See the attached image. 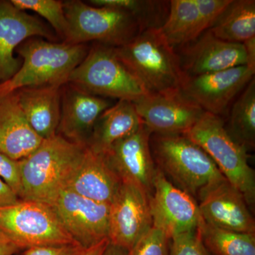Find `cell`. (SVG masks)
Segmentation results:
<instances>
[{"label": "cell", "instance_id": "cell-1", "mask_svg": "<svg viewBox=\"0 0 255 255\" xmlns=\"http://www.w3.org/2000/svg\"><path fill=\"white\" fill-rule=\"evenodd\" d=\"M86 147L58 134L43 140L36 150L19 160V199L49 205L60 191L66 189Z\"/></svg>", "mask_w": 255, "mask_h": 255}, {"label": "cell", "instance_id": "cell-2", "mask_svg": "<svg viewBox=\"0 0 255 255\" xmlns=\"http://www.w3.org/2000/svg\"><path fill=\"white\" fill-rule=\"evenodd\" d=\"M114 50L149 95L179 91L182 88L187 75L179 57L159 28L142 31Z\"/></svg>", "mask_w": 255, "mask_h": 255}, {"label": "cell", "instance_id": "cell-3", "mask_svg": "<svg viewBox=\"0 0 255 255\" xmlns=\"http://www.w3.org/2000/svg\"><path fill=\"white\" fill-rule=\"evenodd\" d=\"M23 59L19 70L0 85V96L25 87H62L88 53L85 44L28 40L16 48Z\"/></svg>", "mask_w": 255, "mask_h": 255}, {"label": "cell", "instance_id": "cell-4", "mask_svg": "<svg viewBox=\"0 0 255 255\" xmlns=\"http://www.w3.org/2000/svg\"><path fill=\"white\" fill-rule=\"evenodd\" d=\"M152 145L157 167L192 197L226 180L205 151L185 135H156Z\"/></svg>", "mask_w": 255, "mask_h": 255}, {"label": "cell", "instance_id": "cell-5", "mask_svg": "<svg viewBox=\"0 0 255 255\" xmlns=\"http://www.w3.org/2000/svg\"><path fill=\"white\" fill-rule=\"evenodd\" d=\"M184 135L205 151L254 212V169L248 162V151L230 136L221 117L205 112Z\"/></svg>", "mask_w": 255, "mask_h": 255}, {"label": "cell", "instance_id": "cell-6", "mask_svg": "<svg viewBox=\"0 0 255 255\" xmlns=\"http://www.w3.org/2000/svg\"><path fill=\"white\" fill-rule=\"evenodd\" d=\"M68 83L103 98L135 102L149 95L119 58L114 47L100 43L89 50L85 59L70 74Z\"/></svg>", "mask_w": 255, "mask_h": 255}, {"label": "cell", "instance_id": "cell-7", "mask_svg": "<svg viewBox=\"0 0 255 255\" xmlns=\"http://www.w3.org/2000/svg\"><path fill=\"white\" fill-rule=\"evenodd\" d=\"M63 5L68 22L67 43L98 41L117 48L141 32L135 18L122 10L91 6L78 0L65 1Z\"/></svg>", "mask_w": 255, "mask_h": 255}, {"label": "cell", "instance_id": "cell-8", "mask_svg": "<svg viewBox=\"0 0 255 255\" xmlns=\"http://www.w3.org/2000/svg\"><path fill=\"white\" fill-rule=\"evenodd\" d=\"M0 230L21 251L34 247L78 245L51 206L38 201L20 200L0 208Z\"/></svg>", "mask_w": 255, "mask_h": 255}, {"label": "cell", "instance_id": "cell-9", "mask_svg": "<svg viewBox=\"0 0 255 255\" xmlns=\"http://www.w3.org/2000/svg\"><path fill=\"white\" fill-rule=\"evenodd\" d=\"M74 241L87 248L108 239L110 204L63 189L49 204Z\"/></svg>", "mask_w": 255, "mask_h": 255}, {"label": "cell", "instance_id": "cell-10", "mask_svg": "<svg viewBox=\"0 0 255 255\" xmlns=\"http://www.w3.org/2000/svg\"><path fill=\"white\" fill-rule=\"evenodd\" d=\"M149 203L153 227L164 233L169 240L195 231L202 221L194 197L174 185L158 167Z\"/></svg>", "mask_w": 255, "mask_h": 255}, {"label": "cell", "instance_id": "cell-11", "mask_svg": "<svg viewBox=\"0 0 255 255\" xmlns=\"http://www.w3.org/2000/svg\"><path fill=\"white\" fill-rule=\"evenodd\" d=\"M133 105L142 123L156 135H184L205 113L181 90L148 95Z\"/></svg>", "mask_w": 255, "mask_h": 255}, {"label": "cell", "instance_id": "cell-12", "mask_svg": "<svg viewBox=\"0 0 255 255\" xmlns=\"http://www.w3.org/2000/svg\"><path fill=\"white\" fill-rule=\"evenodd\" d=\"M149 199L140 188L130 183H122L110 204V244L130 251L153 227Z\"/></svg>", "mask_w": 255, "mask_h": 255}, {"label": "cell", "instance_id": "cell-13", "mask_svg": "<svg viewBox=\"0 0 255 255\" xmlns=\"http://www.w3.org/2000/svg\"><path fill=\"white\" fill-rule=\"evenodd\" d=\"M152 133L148 128L142 126L136 132L116 142L102 154L122 182L136 186L149 197L153 191L157 170L151 152Z\"/></svg>", "mask_w": 255, "mask_h": 255}, {"label": "cell", "instance_id": "cell-14", "mask_svg": "<svg viewBox=\"0 0 255 255\" xmlns=\"http://www.w3.org/2000/svg\"><path fill=\"white\" fill-rule=\"evenodd\" d=\"M246 65L216 73L187 76L181 92L208 113L223 114L236 96L255 78Z\"/></svg>", "mask_w": 255, "mask_h": 255}, {"label": "cell", "instance_id": "cell-15", "mask_svg": "<svg viewBox=\"0 0 255 255\" xmlns=\"http://www.w3.org/2000/svg\"><path fill=\"white\" fill-rule=\"evenodd\" d=\"M34 36L54 38L39 18L17 9L11 1H0V85L12 78L21 67L14 50Z\"/></svg>", "mask_w": 255, "mask_h": 255}, {"label": "cell", "instance_id": "cell-16", "mask_svg": "<svg viewBox=\"0 0 255 255\" xmlns=\"http://www.w3.org/2000/svg\"><path fill=\"white\" fill-rule=\"evenodd\" d=\"M198 199L201 218L215 227L255 234V221L243 194L227 179L203 191Z\"/></svg>", "mask_w": 255, "mask_h": 255}, {"label": "cell", "instance_id": "cell-17", "mask_svg": "<svg viewBox=\"0 0 255 255\" xmlns=\"http://www.w3.org/2000/svg\"><path fill=\"white\" fill-rule=\"evenodd\" d=\"M110 101L67 83L61 88V110L57 134L87 146L97 119L111 107Z\"/></svg>", "mask_w": 255, "mask_h": 255}, {"label": "cell", "instance_id": "cell-18", "mask_svg": "<svg viewBox=\"0 0 255 255\" xmlns=\"http://www.w3.org/2000/svg\"><path fill=\"white\" fill-rule=\"evenodd\" d=\"M184 51L180 59L187 76L216 73L247 65L243 43H231L214 36L209 31L202 33Z\"/></svg>", "mask_w": 255, "mask_h": 255}, {"label": "cell", "instance_id": "cell-19", "mask_svg": "<svg viewBox=\"0 0 255 255\" xmlns=\"http://www.w3.org/2000/svg\"><path fill=\"white\" fill-rule=\"evenodd\" d=\"M122 183L105 156L87 147L66 189L87 199L110 205Z\"/></svg>", "mask_w": 255, "mask_h": 255}, {"label": "cell", "instance_id": "cell-20", "mask_svg": "<svg viewBox=\"0 0 255 255\" xmlns=\"http://www.w3.org/2000/svg\"><path fill=\"white\" fill-rule=\"evenodd\" d=\"M43 140L28 123L15 92L0 96V152L21 160Z\"/></svg>", "mask_w": 255, "mask_h": 255}, {"label": "cell", "instance_id": "cell-21", "mask_svg": "<svg viewBox=\"0 0 255 255\" xmlns=\"http://www.w3.org/2000/svg\"><path fill=\"white\" fill-rule=\"evenodd\" d=\"M61 88L25 87L15 91L28 123L43 140L57 135L61 110Z\"/></svg>", "mask_w": 255, "mask_h": 255}, {"label": "cell", "instance_id": "cell-22", "mask_svg": "<svg viewBox=\"0 0 255 255\" xmlns=\"http://www.w3.org/2000/svg\"><path fill=\"white\" fill-rule=\"evenodd\" d=\"M143 125L133 102L119 100L97 119L87 147L97 153H105L116 142L136 132Z\"/></svg>", "mask_w": 255, "mask_h": 255}, {"label": "cell", "instance_id": "cell-23", "mask_svg": "<svg viewBox=\"0 0 255 255\" xmlns=\"http://www.w3.org/2000/svg\"><path fill=\"white\" fill-rule=\"evenodd\" d=\"M159 30L173 48L195 41L204 32L196 0L169 1L168 14Z\"/></svg>", "mask_w": 255, "mask_h": 255}, {"label": "cell", "instance_id": "cell-24", "mask_svg": "<svg viewBox=\"0 0 255 255\" xmlns=\"http://www.w3.org/2000/svg\"><path fill=\"white\" fill-rule=\"evenodd\" d=\"M208 31L216 38L231 43H243L255 37V0H232Z\"/></svg>", "mask_w": 255, "mask_h": 255}, {"label": "cell", "instance_id": "cell-25", "mask_svg": "<svg viewBox=\"0 0 255 255\" xmlns=\"http://www.w3.org/2000/svg\"><path fill=\"white\" fill-rule=\"evenodd\" d=\"M228 133L247 151L255 147V79L248 83L235 102L228 125Z\"/></svg>", "mask_w": 255, "mask_h": 255}, {"label": "cell", "instance_id": "cell-26", "mask_svg": "<svg viewBox=\"0 0 255 255\" xmlns=\"http://www.w3.org/2000/svg\"><path fill=\"white\" fill-rule=\"evenodd\" d=\"M199 231L204 246L211 255H255V234L215 227L203 219Z\"/></svg>", "mask_w": 255, "mask_h": 255}, {"label": "cell", "instance_id": "cell-27", "mask_svg": "<svg viewBox=\"0 0 255 255\" xmlns=\"http://www.w3.org/2000/svg\"><path fill=\"white\" fill-rule=\"evenodd\" d=\"M95 6L122 10L131 15L140 26V31L159 28L167 18L169 1L152 0H91Z\"/></svg>", "mask_w": 255, "mask_h": 255}, {"label": "cell", "instance_id": "cell-28", "mask_svg": "<svg viewBox=\"0 0 255 255\" xmlns=\"http://www.w3.org/2000/svg\"><path fill=\"white\" fill-rule=\"evenodd\" d=\"M10 1L18 9L31 10L44 18L65 41L68 33V22L63 1L58 0H11Z\"/></svg>", "mask_w": 255, "mask_h": 255}, {"label": "cell", "instance_id": "cell-29", "mask_svg": "<svg viewBox=\"0 0 255 255\" xmlns=\"http://www.w3.org/2000/svg\"><path fill=\"white\" fill-rule=\"evenodd\" d=\"M128 255H169V239L152 227L128 251Z\"/></svg>", "mask_w": 255, "mask_h": 255}, {"label": "cell", "instance_id": "cell-30", "mask_svg": "<svg viewBox=\"0 0 255 255\" xmlns=\"http://www.w3.org/2000/svg\"><path fill=\"white\" fill-rule=\"evenodd\" d=\"M169 255H211L201 240L199 228L169 240Z\"/></svg>", "mask_w": 255, "mask_h": 255}, {"label": "cell", "instance_id": "cell-31", "mask_svg": "<svg viewBox=\"0 0 255 255\" xmlns=\"http://www.w3.org/2000/svg\"><path fill=\"white\" fill-rule=\"evenodd\" d=\"M0 178L9 186L19 197L21 192L19 160H15L0 152Z\"/></svg>", "mask_w": 255, "mask_h": 255}, {"label": "cell", "instance_id": "cell-32", "mask_svg": "<svg viewBox=\"0 0 255 255\" xmlns=\"http://www.w3.org/2000/svg\"><path fill=\"white\" fill-rule=\"evenodd\" d=\"M85 250L78 245L34 247L22 251L21 255H81Z\"/></svg>", "mask_w": 255, "mask_h": 255}, {"label": "cell", "instance_id": "cell-33", "mask_svg": "<svg viewBox=\"0 0 255 255\" xmlns=\"http://www.w3.org/2000/svg\"><path fill=\"white\" fill-rule=\"evenodd\" d=\"M20 200L14 191L0 178V208L13 205Z\"/></svg>", "mask_w": 255, "mask_h": 255}, {"label": "cell", "instance_id": "cell-34", "mask_svg": "<svg viewBox=\"0 0 255 255\" xmlns=\"http://www.w3.org/2000/svg\"><path fill=\"white\" fill-rule=\"evenodd\" d=\"M21 251L0 230V255H16Z\"/></svg>", "mask_w": 255, "mask_h": 255}, {"label": "cell", "instance_id": "cell-35", "mask_svg": "<svg viewBox=\"0 0 255 255\" xmlns=\"http://www.w3.org/2000/svg\"><path fill=\"white\" fill-rule=\"evenodd\" d=\"M246 50L247 66L255 70V37L243 43Z\"/></svg>", "mask_w": 255, "mask_h": 255}, {"label": "cell", "instance_id": "cell-36", "mask_svg": "<svg viewBox=\"0 0 255 255\" xmlns=\"http://www.w3.org/2000/svg\"><path fill=\"white\" fill-rule=\"evenodd\" d=\"M110 244L109 239L101 241L98 244L85 250L81 255H105L106 250Z\"/></svg>", "mask_w": 255, "mask_h": 255}, {"label": "cell", "instance_id": "cell-37", "mask_svg": "<svg viewBox=\"0 0 255 255\" xmlns=\"http://www.w3.org/2000/svg\"><path fill=\"white\" fill-rule=\"evenodd\" d=\"M105 255H128V251L110 243L106 250Z\"/></svg>", "mask_w": 255, "mask_h": 255}]
</instances>
